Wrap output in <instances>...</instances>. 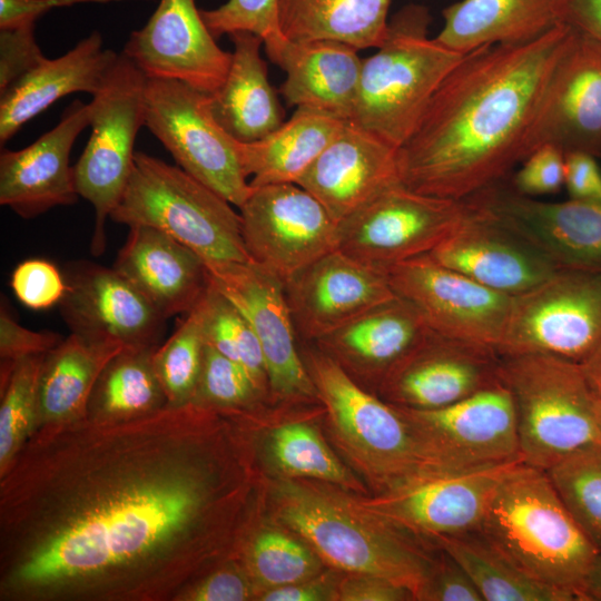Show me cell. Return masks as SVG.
I'll return each instance as SVG.
<instances>
[{"mask_svg": "<svg viewBox=\"0 0 601 601\" xmlns=\"http://www.w3.org/2000/svg\"><path fill=\"white\" fill-rule=\"evenodd\" d=\"M262 395L246 371L206 343L204 364L191 402L213 407L248 405Z\"/></svg>", "mask_w": 601, "mask_h": 601, "instance_id": "44", "label": "cell"}, {"mask_svg": "<svg viewBox=\"0 0 601 601\" xmlns=\"http://www.w3.org/2000/svg\"><path fill=\"white\" fill-rule=\"evenodd\" d=\"M398 408L453 469L522 461L514 402L500 378L444 407Z\"/></svg>", "mask_w": 601, "mask_h": 601, "instance_id": "18", "label": "cell"}, {"mask_svg": "<svg viewBox=\"0 0 601 601\" xmlns=\"http://www.w3.org/2000/svg\"><path fill=\"white\" fill-rule=\"evenodd\" d=\"M61 342V337L51 332H35L21 326L1 305L0 309V358L1 380L13 364L28 356L47 354Z\"/></svg>", "mask_w": 601, "mask_h": 601, "instance_id": "48", "label": "cell"}, {"mask_svg": "<svg viewBox=\"0 0 601 601\" xmlns=\"http://www.w3.org/2000/svg\"><path fill=\"white\" fill-rule=\"evenodd\" d=\"M595 416L601 431V397L595 396Z\"/></svg>", "mask_w": 601, "mask_h": 601, "instance_id": "59", "label": "cell"}, {"mask_svg": "<svg viewBox=\"0 0 601 601\" xmlns=\"http://www.w3.org/2000/svg\"><path fill=\"white\" fill-rule=\"evenodd\" d=\"M341 119L296 108L289 120L262 139L240 142L238 157L249 185L297 184L344 124Z\"/></svg>", "mask_w": 601, "mask_h": 601, "instance_id": "34", "label": "cell"}, {"mask_svg": "<svg viewBox=\"0 0 601 601\" xmlns=\"http://www.w3.org/2000/svg\"><path fill=\"white\" fill-rule=\"evenodd\" d=\"M469 198L467 214L424 256L512 297L534 288L558 270L475 197Z\"/></svg>", "mask_w": 601, "mask_h": 601, "instance_id": "20", "label": "cell"}, {"mask_svg": "<svg viewBox=\"0 0 601 601\" xmlns=\"http://www.w3.org/2000/svg\"><path fill=\"white\" fill-rule=\"evenodd\" d=\"M206 266L210 284L240 311L254 329L273 395L287 400L317 398L297 347L284 283L253 262Z\"/></svg>", "mask_w": 601, "mask_h": 601, "instance_id": "15", "label": "cell"}, {"mask_svg": "<svg viewBox=\"0 0 601 601\" xmlns=\"http://www.w3.org/2000/svg\"><path fill=\"white\" fill-rule=\"evenodd\" d=\"M10 285L17 298L31 309H46L59 304L67 290L66 278L45 259L20 263L12 272Z\"/></svg>", "mask_w": 601, "mask_h": 601, "instance_id": "46", "label": "cell"}, {"mask_svg": "<svg viewBox=\"0 0 601 601\" xmlns=\"http://www.w3.org/2000/svg\"><path fill=\"white\" fill-rule=\"evenodd\" d=\"M335 597L344 601H402L412 600V592L391 581L368 577L355 575L344 580L338 587Z\"/></svg>", "mask_w": 601, "mask_h": 601, "instance_id": "53", "label": "cell"}, {"mask_svg": "<svg viewBox=\"0 0 601 601\" xmlns=\"http://www.w3.org/2000/svg\"><path fill=\"white\" fill-rule=\"evenodd\" d=\"M418 600L483 601V598L465 570L440 548Z\"/></svg>", "mask_w": 601, "mask_h": 601, "instance_id": "49", "label": "cell"}, {"mask_svg": "<svg viewBox=\"0 0 601 601\" xmlns=\"http://www.w3.org/2000/svg\"><path fill=\"white\" fill-rule=\"evenodd\" d=\"M275 461L290 475L308 476L358 490L361 484L342 465L318 433L304 423L279 426L272 435Z\"/></svg>", "mask_w": 601, "mask_h": 601, "instance_id": "42", "label": "cell"}, {"mask_svg": "<svg viewBox=\"0 0 601 601\" xmlns=\"http://www.w3.org/2000/svg\"><path fill=\"white\" fill-rule=\"evenodd\" d=\"M147 77L124 53L107 72L89 105V140L73 166L78 195L95 209L91 250L105 248V223L131 175L138 131L145 126Z\"/></svg>", "mask_w": 601, "mask_h": 601, "instance_id": "9", "label": "cell"}, {"mask_svg": "<svg viewBox=\"0 0 601 601\" xmlns=\"http://www.w3.org/2000/svg\"><path fill=\"white\" fill-rule=\"evenodd\" d=\"M214 407L39 425L0 475L1 601H173L243 492Z\"/></svg>", "mask_w": 601, "mask_h": 601, "instance_id": "1", "label": "cell"}, {"mask_svg": "<svg viewBox=\"0 0 601 601\" xmlns=\"http://www.w3.org/2000/svg\"><path fill=\"white\" fill-rule=\"evenodd\" d=\"M427 8L408 4L388 22L384 42L363 59L349 122L398 149L433 93L467 55L428 37Z\"/></svg>", "mask_w": 601, "mask_h": 601, "instance_id": "5", "label": "cell"}, {"mask_svg": "<svg viewBox=\"0 0 601 601\" xmlns=\"http://www.w3.org/2000/svg\"><path fill=\"white\" fill-rule=\"evenodd\" d=\"M122 0H0V29L35 26L38 18L55 8Z\"/></svg>", "mask_w": 601, "mask_h": 601, "instance_id": "54", "label": "cell"}, {"mask_svg": "<svg viewBox=\"0 0 601 601\" xmlns=\"http://www.w3.org/2000/svg\"><path fill=\"white\" fill-rule=\"evenodd\" d=\"M432 329L407 300L394 296L315 342L348 375L353 372L380 386L396 365Z\"/></svg>", "mask_w": 601, "mask_h": 601, "instance_id": "29", "label": "cell"}, {"mask_svg": "<svg viewBox=\"0 0 601 601\" xmlns=\"http://www.w3.org/2000/svg\"><path fill=\"white\" fill-rule=\"evenodd\" d=\"M46 354L16 362L1 380L0 475L38 426L39 388Z\"/></svg>", "mask_w": 601, "mask_h": 601, "instance_id": "39", "label": "cell"}, {"mask_svg": "<svg viewBox=\"0 0 601 601\" xmlns=\"http://www.w3.org/2000/svg\"><path fill=\"white\" fill-rule=\"evenodd\" d=\"M264 48L286 73L280 92L288 105L351 120L363 62L357 49L334 40H290L284 35L264 42Z\"/></svg>", "mask_w": 601, "mask_h": 601, "instance_id": "27", "label": "cell"}, {"mask_svg": "<svg viewBox=\"0 0 601 601\" xmlns=\"http://www.w3.org/2000/svg\"><path fill=\"white\" fill-rule=\"evenodd\" d=\"M324 588L317 583L297 582L272 588L262 594L264 601H321L326 600Z\"/></svg>", "mask_w": 601, "mask_h": 601, "instance_id": "56", "label": "cell"}, {"mask_svg": "<svg viewBox=\"0 0 601 601\" xmlns=\"http://www.w3.org/2000/svg\"><path fill=\"white\" fill-rule=\"evenodd\" d=\"M581 529L601 553V442L545 470Z\"/></svg>", "mask_w": 601, "mask_h": 601, "instance_id": "40", "label": "cell"}, {"mask_svg": "<svg viewBox=\"0 0 601 601\" xmlns=\"http://www.w3.org/2000/svg\"><path fill=\"white\" fill-rule=\"evenodd\" d=\"M122 52L150 79L183 81L211 93L225 80L231 52L208 30L195 0H160Z\"/></svg>", "mask_w": 601, "mask_h": 601, "instance_id": "19", "label": "cell"}, {"mask_svg": "<svg viewBox=\"0 0 601 601\" xmlns=\"http://www.w3.org/2000/svg\"><path fill=\"white\" fill-rule=\"evenodd\" d=\"M513 461L422 476L359 505L418 539L475 531Z\"/></svg>", "mask_w": 601, "mask_h": 601, "instance_id": "16", "label": "cell"}, {"mask_svg": "<svg viewBox=\"0 0 601 601\" xmlns=\"http://www.w3.org/2000/svg\"><path fill=\"white\" fill-rule=\"evenodd\" d=\"M65 278L59 305L71 332L131 348L157 347L166 318L114 267L85 263Z\"/></svg>", "mask_w": 601, "mask_h": 601, "instance_id": "25", "label": "cell"}, {"mask_svg": "<svg viewBox=\"0 0 601 601\" xmlns=\"http://www.w3.org/2000/svg\"><path fill=\"white\" fill-rule=\"evenodd\" d=\"M155 349L127 347L115 356L96 383L88 415L126 417L167 405L152 364Z\"/></svg>", "mask_w": 601, "mask_h": 601, "instance_id": "37", "label": "cell"}, {"mask_svg": "<svg viewBox=\"0 0 601 601\" xmlns=\"http://www.w3.org/2000/svg\"><path fill=\"white\" fill-rule=\"evenodd\" d=\"M433 543L465 570L483 601H573L520 571L476 530L440 536Z\"/></svg>", "mask_w": 601, "mask_h": 601, "instance_id": "36", "label": "cell"}, {"mask_svg": "<svg viewBox=\"0 0 601 601\" xmlns=\"http://www.w3.org/2000/svg\"><path fill=\"white\" fill-rule=\"evenodd\" d=\"M385 273L394 294L410 302L433 332L496 351L512 296L424 255L395 264Z\"/></svg>", "mask_w": 601, "mask_h": 601, "instance_id": "14", "label": "cell"}, {"mask_svg": "<svg viewBox=\"0 0 601 601\" xmlns=\"http://www.w3.org/2000/svg\"><path fill=\"white\" fill-rule=\"evenodd\" d=\"M470 198L451 199L413 191L397 183L338 224L337 249L385 272L436 247L463 219Z\"/></svg>", "mask_w": 601, "mask_h": 601, "instance_id": "12", "label": "cell"}, {"mask_svg": "<svg viewBox=\"0 0 601 601\" xmlns=\"http://www.w3.org/2000/svg\"><path fill=\"white\" fill-rule=\"evenodd\" d=\"M390 6L391 0H278V20L290 40L378 48L387 35Z\"/></svg>", "mask_w": 601, "mask_h": 601, "instance_id": "35", "label": "cell"}, {"mask_svg": "<svg viewBox=\"0 0 601 601\" xmlns=\"http://www.w3.org/2000/svg\"><path fill=\"white\" fill-rule=\"evenodd\" d=\"M252 574L272 588L303 582L319 569L315 556L300 543L278 531L260 532L248 553Z\"/></svg>", "mask_w": 601, "mask_h": 601, "instance_id": "43", "label": "cell"}, {"mask_svg": "<svg viewBox=\"0 0 601 601\" xmlns=\"http://www.w3.org/2000/svg\"><path fill=\"white\" fill-rule=\"evenodd\" d=\"M252 595L253 589L245 575L226 568L208 573L184 592L179 600L243 601Z\"/></svg>", "mask_w": 601, "mask_h": 601, "instance_id": "51", "label": "cell"}, {"mask_svg": "<svg viewBox=\"0 0 601 601\" xmlns=\"http://www.w3.org/2000/svg\"><path fill=\"white\" fill-rule=\"evenodd\" d=\"M250 262L284 284L298 270L337 248V223L297 184L253 187L239 207Z\"/></svg>", "mask_w": 601, "mask_h": 601, "instance_id": "13", "label": "cell"}, {"mask_svg": "<svg viewBox=\"0 0 601 601\" xmlns=\"http://www.w3.org/2000/svg\"><path fill=\"white\" fill-rule=\"evenodd\" d=\"M233 205L178 166L138 151L110 214L119 224L159 229L208 263L250 262Z\"/></svg>", "mask_w": 601, "mask_h": 601, "instance_id": "7", "label": "cell"}, {"mask_svg": "<svg viewBox=\"0 0 601 601\" xmlns=\"http://www.w3.org/2000/svg\"><path fill=\"white\" fill-rule=\"evenodd\" d=\"M305 366L343 443L382 493L425 475L452 471L396 406L380 401L319 348Z\"/></svg>", "mask_w": 601, "mask_h": 601, "instance_id": "6", "label": "cell"}, {"mask_svg": "<svg viewBox=\"0 0 601 601\" xmlns=\"http://www.w3.org/2000/svg\"><path fill=\"white\" fill-rule=\"evenodd\" d=\"M145 127L178 167L231 205L239 208L250 195L237 140L215 119L209 93L183 81L147 78Z\"/></svg>", "mask_w": 601, "mask_h": 601, "instance_id": "11", "label": "cell"}, {"mask_svg": "<svg viewBox=\"0 0 601 601\" xmlns=\"http://www.w3.org/2000/svg\"><path fill=\"white\" fill-rule=\"evenodd\" d=\"M215 39L237 31L252 32L270 41L283 36L278 20V0H227L221 6L200 10Z\"/></svg>", "mask_w": 601, "mask_h": 601, "instance_id": "45", "label": "cell"}, {"mask_svg": "<svg viewBox=\"0 0 601 601\" xmlns=\"http://www.w3.org/2000/svg\"><path fill=\"white\" fill-rule=\"evenodd\" d=\"M597 159L584 151L565 154L564 186L570 198L601 200V169Z\"/></svg>", "mask_w": 601, "mask_h": 601, "instance_id": "52", "label": "cell"}, {"mask_svg": "<svg viewBox=\"0 0 601 601\" xmlns=\"http://www.w3.org/2000/svg\"><path fill=\"white\" fill-rule=\"evenodd\" d=\"M114 268L166 319L188 314L209 286L203 258L171 236L149 226L129 227Z\"/></svg>", "mask_w": 601, "mask_h": 601, "instance_id": "28", "label": "cell"}, {"mask_svg": "<svg viewBox=\"0 0 601 601\" xmlns=\"http://www.w3.org/2000/svg\"><path fill=\"white\" fill-rule=\"evenodd\" d=\"M197 306L206 343L242 366L262 394L269 390L262 346L240 311L210 282Z\"/></svg>", "mask_w": 601, "mask_h": 601, "instance_id": "38", "label": "cell"}, {"mask_svg": "<svg viewBox=\"0 0 601 601\" xmlns=\"http://www.w3.org/2000/svg\"><path fill=\"white\" fill-rule=\"evenodd\" d=\"M277 508L280 520L328 564L391 581L420 599L435 555L425 541L359 504L311 486L282 485Z\"/></svg>", "mask_w": 601, "mask_h": 601, "instance_id": "4", "label": "cell"}, {"mask_svg": "<svg viewBox=\"0 0 601 601\" xmlns=\"http://www.w3.org/2000/svg\"><path fill=\"white\" fill-rule=\"evenodd\" d=\"M397 183V149L346 121L297 185L312 194L338 225Z\"/></svg>", "mask_w": 601, "mask_h": 601, "instance_id": "26", "label": "cell"}, {"mask_svg": "<svg viewBox=\"0 0 601 601\" xmlns=\"http://www.w3.org/2000/svg\"><path fill=\"white\" fill-rule=\"evenodd\" d=\"M206 339L196 305L173 335L152 353V364L168 404L193 401L201 375Z\"/></svg>", "mask_w": 601, "mask_h": 601, "instance_id": "41", "label": "cell"}, {"mask_svg": "<svg viewBox=\"0 0 601 601\" xmlns=\"http://www.w3.org/2000/svg\"><path fill=\"white\" fill-rule=\"evenodd\" d=\"M542 145L601 158V45L573 28L524 139L523 160Z\"/></svg>", "mask_w": 601, "mask_h": 601, "instance_id": "17", "label": "cell"}, {"mask_svg": "<svg viewBox=\"0 0 601 601\" xmlns=\"http://www.w3.org/2000/svg\"><path fill=\"white\" fill-rule=\"evenodd\" d=\"M473 197L556 269L601 267V200L543 201L499 184Z\"/></svg>", "mask_w": 601, "mask_h": 601, "instance_id": "21", "label": "cell"}, {"mask_svg": "<svg viewBox=\"0 0 601 601\" xmlns=\"http://www.w3.org/2000/svg\"><path fill=\"white\" fill-rule=\"evenodd\" d=\"M499 378L514 402L523 463L548 470L601 442L595 396L580 363L539 353L500 356Z\"/></svg>", "mask_w": 601, "mask_h": 601, "instance_id": "8", "label": "cell"}, {"mask_svg": "<svg viewBox=\"0 0 601 601\" xmlns=\"http://www.w3.org/2000/svg\"><path fill=\"white\" fill-rule=\"evenodd\" d=\"M571 28L467 53L433 93L397 149L401 184L466 199L497 185L523 160L524 139Z\"/></svg>", "mask_w": 601, "mask_h": 601, "instance_id": "2", "label": "cell"}, {"mask_svg": "<svg viewBox=\"0 0 601 601\" xmlns=\"http://www.w3.org/2000/svg\"><path fill=\"white\" fill-rule=\"evenodd\" d=\"M284 286L297 336L314 343L395 296L385 272L337 248L298 270Z\"/></svg>", "mask_w": 601, "mask_h": 601, "instance_id": "23", "label": "cell"}, {"mask_svg": "<svg viewBox=\"0 0 601 601\" xmlns=\"http://www.w3.org/2000/svg\"><path fill=\"white\" fill-rule=\"evenodd\" d=\"M476 531L531 579L583 601L599 551L545 470L516 463L500 481Z\"/></svg>", "mask_w": 601, "mask_h": 601, "instance_id": "3", "label": "cell"}, {"mask_svg": "<svg viewBox=\"0 0 601 601\" xmlns=\"http://www.w3.org/2000/svg\"><path fill=\"white\" fill-rule=\"evenodd\" d=\"M117 57V52L104 47L98 31H92L60 57H45L0 92L1 146L62 97L76 92L93 96Z\"/></svg>", "mask_w": 601, "mask_h": 601, "instance_id": "30", "label": "cell"}, {"mask_svg": "<svg viewBox=\"0 0 601 601\" xmlns=\"http://www.w3.org/2000/svg\"><path fill=\"white\" fill-rule=\"evenodd\" d=\"M555 0H461L442 11L435 40L461 52L528 42L556 26Z\"/></svg>", "mask_w": 601, "mask_h": 601, "instance_id": "33", "label": "cell"}, {"mask_svg": "<svg viewBox=\"0 0 601 601\" xmlns=\"http://www.w3.org/2000/svg\"><path fill=\"white\" fill-rule=\"evenodd\" d=\"M495 349L431 332L381 385L390 404L411 410L451 405L499 380Z\"/></svg>", "mask_w": 601, "mask_h": 601, "instance_id": "22", "label": "cell"}, {"mask_svg": "<svg viewBox=\"0 0 601 601\" xmlns=\"http://www.w3.org/2000/svg\"><path fill=\"white\" fill-rule=\"evenodd\" d=\"M601 338V267L558 269L512 297L496 353L549 354L580 363Z\"/></svg>", "mask_w": 601, "mask_h": 601, "instance_id": "10", "label": "cell"}, {"mask_svg": "<svg viewBox=\"0 0 601 601\" xmlns=\"http://www.w3.org/2000/svg\"><path fill=\"white\" fill-rule=\"evenodd\" d=\"M559 23L579 30L601 45V0H555Z\"/></svg>", "mask_w": 601, "mask_h": 601, "instance_id": "55", "label": "cell"}, {"mask_svg": "<svg viewBox=\"0 0 601 601\" xmlns=\"http://www.w3.org/2000/svg\"><path fill=\"white\" fill-rule=\"evenodd\" d=\"M580 365L592 393L601 397V338Z\"/></svg>", "mask_w": 601, "mask_h": 601, "instance_id": "57", "label": "cell"}, {"mask_svg": "<svg viewBox=\"0 0 601 601\" xmlns=\"http://www.w3.org/2000/svg\"><path fill=\"white\" fill-rule=\"evenodd\" d=\"M565 154L542 145L524 160L513 177V190L529 197L554 194L564 186Z\"/></svg>", "mask_w": 601, "mask_h": 601, "instance_id": "47", "label": "cell"}, {"mask_svg": "<svg viewBox=\"0 0 601 601\" xmlns=\"http://www.w3.org/2000/svg\"><path fill=\"white\" fill-rule=\"evenodd\" d=\"M33 31L35 26L0 29V92L45 58Z\"/></svg>", "mask_w": 601, "mask_h": 601, "instance_id": "50", "label": "cell"}, {"mask_svg": "<svg viewBox=\"0 0 601 601\" xmlns=\"http://www.w3.org/2000/svg\"><path fill=\"white\" fill-rule=\"evenodd\" d=\"M89 126V105L73 100L52 129L31 145L19 149H1L0 204L22 218L37 217L57 206L78 200L71 148L80 132Z\"/></svg>", "mask_w": 601, "mask_h": 601, "instance_id": "24", "label": "cell"}, {"mask_svg": "<svg viewBox=\"0 0 601 601\" xmlns=\"http://www.w3.org/2000/svg\"><path fill=\"white\" fill-rule=\"evenodd\" d=\"M231 60L223 83L211 93V112L223 129L240 142L264 138L284 122V110L260 56L263 39L252 32L229 35Z\"/></svg>", "mask_w": 601, "mask_h": 601, "instance_id": "31", "label": "cell"}, {"mask_svg": "<svg viewBox=\"0 0 601 601\" xmlns=\"http://www.w3.org/2000/svg\"><path fill=\"white\" fill-rule=\"evenodd\" d=\"M127 348L121 342L71 334L43 359L38 426L69 423L88 415L92 391L109 362Z\"/></svg>", "mask_w": 601, "mask_h": 601, "instance_id": "32", "label": "cell"}, {"mask_svg": "<svg viewBox=\"0 0 601 601\" xmlns=\"http://www.w3.org/2000/svg\"><path fill=\"white\" fill-rule=\"evenodd\" d=\"M583 601H601V553L595 556L583 587Z\"/></svg>", "mask_w": 601, "mask_h": 601, "instance_id": "58", "label": "cell"}]
</instances>
